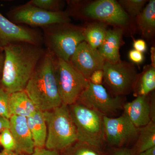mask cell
<instances>
[{"label":"cell","mask_w":155,"mask_h":155,"mask_svg":"<svg viewBox=\"0 0 155 155\" xmlns=\"http://www.w3.org/2000/svg\"><path fill=\"white\" fill-rule=\"evenodd\" d=\"M137 22L145 37L153 36L155 31V1L151 0L137 16Z\"/></svg>","instance_id":"44dd1931"},{"label":"cell","mask_w":155,"mask_h":155,"mask_svg":"<svg viewBox=\"0 0 155 155\" xmlns=\"http://www.w3.org/2000/svg\"><path fill=\"white\" fill-rule=\"evenodd\" d=\"M6 128H10L9 119L0 116V131Z\"/></svg>","instance_id":"836d02e7"},{"label":"cell","mask_w":155,"mask_h":155,"mask_svg":"<svg viewBox=\"0 0 155 155\" xmlns=\"http://www.w3.org/2000/svg\"><path fill=\"white\" fill-rule=\"evenodd\" d=\"M55 76L62 104L71 105L77 102L89 81L69 62L57 58Z\"/></svg>","instance_id":"8992f818"},{"label":"cell","mask_w":155,"mask_h":155,"mask_svg":"<svg viewBox=\"0 0 155 155\" xmlns=\"http://www.w3.org/2000/svg\"><path fill=\"white\" fill-rule=\"evenodd\" d=\"M123 113L137 128L147 125L151 121L150 108V94L136 97L132 101L125 103Z\"/></svg>","instance_id":"9a60e30c"},{"label":"cell","mask_w":155,"mask_h":155,"mask_svg":"<svg viewBox=\"0 0 155 155\" xmlns=\"http://www.w3.org/2000/svg\"><path fill=\"white\" fill-rule=\"evenodd\" d=\"M30 4L45 11L51 12L63 11L64 2L60 0H31Z\"/></svg>","instance_id":"d4e9b609"},{"label":"cell","mask_w":155,"mask_h":155,"mask_svg":"<svg viewBox=\"0 0 155 155\" xmlns=\"http://www.w3.org/2000/svg\"><path fill=\"white\" fill-rule=\"evenodd\" d=\"M105 62L97 49L93 48L85 41L78 45L69 60L73 67L88 81L93 72L103 69Z\"/></svg>","instance_id":"4fadbf2b"},{"label":"cell","mask_w":155,"mask_h":155,"mask_svg":"<svg viewBox=\"0 0 155 155\" xmlns=\"http://www.w3.org/2000/svg\"><path fill=\"white\" fill-rule=\"evenodd\" d=\"M84 16L106 24L122 26L127 24L129 15L115 0H98L84 7Z\"/></svg>","instance_id":"7c38bea8"},{"label":"cell","mask_w":155,"mask_h":155,"mask_svg":"<svg viewBox=\"0 0 155 155\" xmlns=\"http://www.w3.org/2000/svg\"><path fill=\"white\" fill-rule=\"evenodd\" d=\"M68 107L76 128L78 141L103 149L106 143L104 116L79 103Z\"/></svg>","instance_id":"5b68a950"},{"label":"cell","mask_w":155,"mask_h":155,"mask_svg":"<svg viewBox=\"0 0 155 155\" xmlns=\"http://www.w3.org/2000/svg\"><path fill=\"white\" fill-rule=\"evenodd\" d=\"M4 61H5V55L4 53L0 54V79L2 77L3 66H4Z\"/></svg>","instance_id":"d590c367"},{"label":"cell","mask_w":155,"mask_h":155,"mask_svg":"<svg viewBox=\"0 0 155 155\" xmlns=\"http://www.w3.org/2000/svg\"><path fill=\"white\" fill-rule=\"evenodd\" d=\"M10 94L0 85V116L10 119L11 115L9 109Z\"/></svg>","instance_id":"4316f807"},{"label":"cell","mask_w":155,"mask_h":155,"mask_svg":"<svg viewBox=\"0 0 155 155\" xmlns=\"http://www.w3.org/2000/svg\"><path fill=\"white\" fill-rule=\"evenodd\" d=\"M19 155H61L58 151L47 149L45 148H35L34 152L29 155L21 154Z\"/></svg>","instance_id":"f546056e"},{"label":"cell","mask_w":155,"mask_h":155,"mask_svg":"<svg viewBox=\"0 0 155 155\" xmlns=\"http://www.w3.org/2000/svg\"><path fill=\"white\" fill-rule=\"evenodd\" d=\"M123 30L116 27L107 29L102 43L97 49L105 61L111 63L121 61L119 49L122 43Z\"/></svg>","instance_id":"2e32d148"},{"label":"cell","mask_w":155,"mask_h":155,"mask_svg":"<svg viewBox=\"0 0 155 155\" xmlns=\"http://www.w3.org/2000/svg\"><path fill=\"white\" fill-rule=\"evenodd\" d=\"M10 129L17 146L16 153L18 155L32 153L35 147L32 136L28 127L27 118L12 116L10 119Z\"/></svg>","instance_id":"5bb4252c"},{"label":"cell","mask_w":155,"mask_h":155,"mask_svg":"<svg viewBox=\"0 0 155 155\" xmlns=\"http://www.w3.org/2000/svg\"><path fill=\"white\" fill-rule=\"evenodd\" d=\"M133 47L134 49L142 53L146 51L147 49L146 42L141 39L136 40L134 41Z\"/></svg>","instance_id":"1f68e13d"},{"label":"cell","mask_w":155,"mask_h":155,"mask_svg":"<svg viewBox=\"0 0 155 155\" xmlns=\"http://www.w3.org/2000/svg\"><path fill=\"white\" fill-rule=\"evenodd\" d=\"M138 155H155V147L149 149Z\"/></svg>","instance_id":"e575fe53"},{"label":"cell","mask_w":155,"mask_h":155,"mask_svg":"<svg viewBox=\"0 0 155 155\" xmlns=\"http://www.w3.org/2000/svg\"><path fill=\"white\" fill-rule=\"evenodd\" d=\"M155 147V122L139 128L137 138L133 148L130 149L134 155H138L146 150Z\"/></svg>","instance_id":"ffe728a7"},{"label":"cell","mask_w":155,"mask_h":155,"mask_svg":"<svg viewBox=\"0 0 155 155\" xmlns=\"http://www.w3.org/2000/svg\"><path fill=\"white\" fill-rule=\"evenodd\" d=\"M56 59L46 50L24 90L36 109L42 112L62 104L55 76Z\"/></svg>","instance_id":"7a4b0ae2"},{"label":"cell","mask_w":155,"mask_h":155,"mask_svg":"<svg viewBox=\"0 0 155 155\" xmlns=\"http://www.w3.org/2000/svg\"><path fill=\"white\" fill-rule=\"evenodd\" d=\"M119 4L127 14L137 17L147 2L146 0H120Z\"/></svg>","instance_id":"cb8c5ba5"},{"label":"cell","mask_w":155,"mask_h":155,"mask_svg":"<svg viewBox=\"0 0 155 155\" xmlns=\"http://www.w3.org/2000/svg\"><path fill=\"white\" fill-rule=\"evenodd\" d=\"M43 113L47 127L46 149L60 152L77 141L76 128L68 106L62 104Z\"/></svg>","instance_id":"277c9868"},{"label":"cell","mask_w":155,"mask_h":155,"mask_svg":"<svg viewBox=\"0 0 155 155\" xmlns=\"http://www.w3.org/2000/svg\"><path fill=\"white\" fill-rule=\"evenodd\" d=\"M107 30L106 23L101 22L91 23L84 28V41L93 48L97 49L105 37Z\"/></svg>","instance_id":"7402d4cb"},{"label":"cell","mask_w":155,"mask_h":155,"mask_svg":"<svg viewBox=\"0 0 155 155\" xmlns=\"http://www.w3.org/2000/svg\"><path fill=\"white\" fill-rule=\"evenodd\" d=\"M104 125L106 143L111 148L126 147L138 137L139 128L124 113L119 117L104 116Z\"/></svg>","instance_id":"30bf717a"},{"label":"cell","mask_w":155,"mask_h":155,"mask_svg":"<svg viewBox=\"0 0 155 155\" xmlns=\"http://www.w3.org/2000/svg\"><path fill=\"white\" fill-rule=\"evenodd\" d=\"M0 143L4 149L16 153L17 150L16 143L9 128H6L1 131Z\"/></svg>","instance_id":"484cf974"},{"label":"cell","mask_w":155,"mask_h":155,"mask_svg":"<svg viewBox=\"0 0 155 155\" xmlns=\"http://www.w3.org/2000/svg\"><path fill=\"white\" fill-rule=\"evenodd\" d=\"M60 152L61 155H109L102 149L78 140Z\"/></svg>","instance_id":"603a6c76"},{"label":"cell","mask_w":155,"mask_h":155,"mask_svg":"<svg viewBox=\"0 0 155 155\" xmlns=\"http://www.w3.org/2000/svg\"><path fill=\"white\" fill-rule=\"evenodd\" d=\"M7 15L8 19L15 24L33 28H41L48 25L71 21L67 11L49 12L33 5L28 2L12 8Z\"/></svg>","instance_id":"52a82bcc"},{"label":"cell","mask_w":155,"mask_h":155,"mask_svg":"<svg viewBox=\"0 0 155 155\" xmlns=\"http://www.w3.org/2000/svg\"><path fill=\"white\" fill-rule=\"evenodd\" d=\"M27 122L35 148H45L47 127L42 111L37 110L33 115L27 117Z\"/></svg>","instance_id":"ac0fdd59"},{"label":"cell","mask_w":155,"mask_h":155,"mask_svg":"<svg viewBox=\"0 0 155 155\" xmlns=\"http://www.w3.org/2000/svg\"><path fill=\"white\" fill-rule=\"evenodd\" d=\"M18 42L42 46V33L37 28L15 24L0 13V47Z\"/></svg>","instance_id":"8fae6325"},{"label":"cell","mask_w":155,"mask_h":155,"mask_svg":"<svg viewBox=\"0 0 155 155\" xmlns=\"http://www.w3.org/2000/svg\"><path fill=\"white\" fill-rule=\"evenodd\" d=\"M2 53H4V48H2L0 47V54Z\"/></svg>","instance_id":"f35d334b"},{"label":"cell","mask_w":155,"mask_h":155,"mask_svg":"<svg viewBox=\"0 0 155 155\" xmlns=\"http://www.w3.org/2000/svg\"><path fill=\"white\" fill-rule=\"evenodd\" d=\"M46 50L56 58L69 62L78 45L84 41V28L68 23L41 28Z\"/></svg>","instance_id":"3957f363"},{"label":"cell","mask_w":155,"mask_h":155,"mask_svg":"<svg viewBox=\"0 0 155 155\" xmlns=\"http://www.w3.org/2000/svg\"><path fill=\"white\" fill-rule=\"evenodd\" d=\"M151 65L155 67V48L152 47L151 48Z\"/></svg>","instance_id":"8d00e7d4"},{"label":"cell","mask_w":155,"mask_h":155,"mask_svg":"<svg viewBox=\"0 0 155 155\" xmlns=\"http://www.w3.org/2000/svg\"><path fill=\"white\" fill-rule=\"evenodd\" d=\"M45 52L42 46L27 42L16 43L4 48L0 85L10 94L24 91Z\"/></svg>","instance_id":"6da1fadb"},{"label":"cell","mask_w":155,"mask_h":155,"mask_svg":"<svg viewBox=\"0 0 155 155\" xmlns=\"http://www.w3.org/2000/svg\"><path fill=\"white\" fill-rule=\"evenodd\" d=\"M103 70L104 82L113 96L121 97L133 90L138 74L133 64L105 61Z\"/></svg>","instance_id":"ba28073f"},{"label":"cell","mask_w":155,"mask_h":155,"mask_svg":"<svg viewBox=\"0 0 155 155\" xmlns=\"http://www.w3.org/2000/svg\"><path fill=\"white\" fill-rule=\"evenodd\" d=\"M155 89V67L149 65L144 67L138 75L133 89L136 97L146 96L150 94Z\"/></svg>","instance_id":"d6986e66"},{"label":"cell","mask_w":155,"mask_h":155,"mask_svg":"<svg viewBox=\"0 0 155 155\" xmlns=\"http://www.w3.org/2000/svg\"><path fill=\"white\" fill-rule=\"evenodd\" d=\"M128 58L133 63L137 64H141L144 60L143 53L134 49L131 50L129 52Z\"/></svg>","instance_id":"f1b7e54d"},{"label":"cell","mask_w":155,"mask_h":155,"mask_svg":"<svg viewBox=\"0 0 155 155\" xmlns=\"http://www.w3.org/2000/svg\"><path fill=\"white\" fill-rule=\"evenodd\" d=\"M109 155H134L130 149L127 147L111 148Z\"/></svg>","instance_id":"4dcf8cb0"},{"label":"cell","mask_w":155,"mask_h":155,"mask_svg":"<svg viewBox=\"0 0 155 155\" xmlns=\"http://www.w3.org/2000/svg\"><path fill=\"white\" fill-rule=\"evenodd\" d=\"M150 96V108L151 119V121L155 122V101L153 93Z\"/></svg>","instance_id":"d6a6232c"},{"label":"cell","mask_w":155,"mask_h":155,"mask_svg":"<svg viewBox=\"0 0 155 155\" xmlns=\"http://www.w3.org/2000/svg\"><path fill=\"white\" fill-rule=\"evenodd\" d=\"M76 103L108 117H116L125 104L122 97L111 95L102 84L95 85L90 82Z\"/></svg>","instance_id":"9c48e42d"},{"label":"cell","mask_w":155,"mask_h":155,"mask_svg":"<svg viewBox=\"0 0 155 155\" xmlns=\"http://www.w3.org/2000/svg\"><path fill=\"white\" fill-rule=\"evenodd\" d=\"M9 109L11 116L27 117L32 116L36 112V107L24 91L10 94Z\"/></svg>","instance_id":"e0dca14e"},{"label":"cell","mask_w":155,"mask_h":155,"mask_svg":"<svg viewBox=\"0 0 155 155\" xmlns=\"http://www.w3.org/2000/svg\"><path fill=\"white\" fill-rule=\"evenodd\" d=\"M0 155H19L17 153L12 151L4 149L2 152H0Z\"/></svg>","instance_id":"74e56055"},{"label":"cell","mask_w":155,"mask_h":155,"mask_svg":"<svg viewBox=\"0 0 155 155\" xmlns=\"http://www.w3.org/2000/svg\"><path fill=\"white\" fill-rule=\"evenodd\" d=\"M104 71L103 69H99L92 73L89 81L95 85H101L104 81Z\"/></svg>","instance_id":"83f0119b"}]
</instances>
